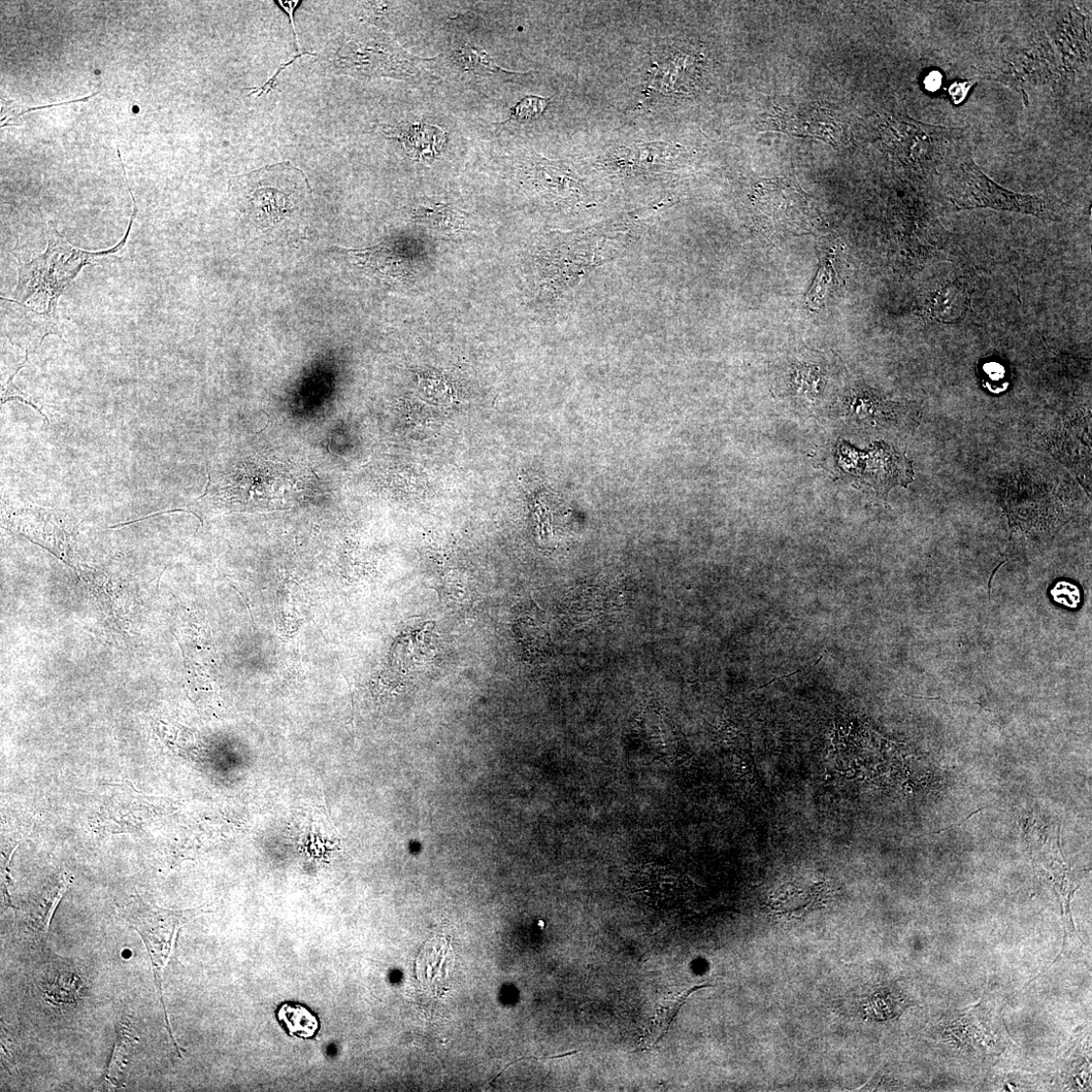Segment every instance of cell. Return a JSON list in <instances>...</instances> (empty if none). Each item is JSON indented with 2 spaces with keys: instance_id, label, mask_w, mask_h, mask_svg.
Returning a JSON list of instances; mask_svg holds the SVG:
<instances>
[{
  "instance_id": "6",
  "label": "cell",
  "mask_w": 1092,
  "mask_h": 1092,
  "mask_svg": "<svg viewBox=\"0 0 1092 1092\" xmlns=\"http://www.w3.org/2000/svg\"><path fill=\"white\" fill-rule=\"evenodd\" d=\"M382 130L387 138L398 140L406 154L418 161L435 160L446 144L445 131L435 125L422 123L382 125Z\"/></svg>"
},
{
  "instance_id": "18",
  "label": "cell",
  "mask_w": 1092,
  "mask_h": 1092,
  "mask_svg": "<svg viewBox=\"0 0 1092 1092\" xmlns=\"http://www.w3.org/2000/svg\"><path fill=\"white\" fill-rule=\"evenodd\" d=\"M276 3L278 4V6L282 10H284L286 13V15L289 18V22H290V25H291V27H292V30H293V34H294V39H295V44H296L295 46H296V49H297V53L302 54V55L307 54V53H302L300 51L299 40H297V32H296V28H295V26H294V20H293L295 10L297 8H299L302 4L301 0H293V2H283V0H277Z\"/></svg>"
},
{
  "instance_id": "11",
  "label": "cell",
  "mask_w": 1092,
  "mask_h": 1092,
  "mask_svg": "<svg viewBox=\"0 0 1092 1092\" xmlns=\"http://www.w3.org/2000/svg\"><path fill=\"white\" fill-rule=\"evenodd\" d=\"M536 604L525 610L516 621L515 634L527 650L543 652L549 646L548 625Z\"/></svg>"
},
{
  "instance_id": "9",
  "label": "cell",
  "mask_w": 1092,
  "mask_h": 1092,
  "mask_svg": "<svg viewBox=\"0 0 1092 1092\" xmlns=\"http://www.w3.org/2000/svg\"><path fill=\"white\" fill-rule=\"evenodd\" d=\"M708 986L701 985L687 989L659 1006L649 1021L648 1028L642 1038L643 1045L651 1049L663 1040L670 1030L674 1018L693 992Z\"/></svg>"
},
{
  "instance_id": "15",
  "label": "cell",
  "mask_w": 1092,
  "mask_h": 1092,
  "mask_svg": "<svg viewBox=\"0 0 1092 1092\" xmlns=\"http://www.w3.org/2000/svg\"><path fill=\"white\" fill-rule=\"evenodd\" d=\"M458 59L467 71L474 73L477 76H494V75H506L508 77L520 76L522 74L511 73L500 68L490 57V55L483 49L467 44L463 46L458 53Z\"/></svg>"
},
{
  "instance_id": "12",
  "label": "cell",
  "mask_w": 1092,
  "mask_h": 1092,
  "mask_svg": "<svg viewBox=\"0 0 1092 1092\" xmlns=\"http://www.w3.org/2000/svg\"><path fill=\"white\" fill-rule=\"evenodd\" d=\"M277 1017L290 1037L310 1039L319 1030L316 1015L300 1004H284L278 1009Z\"/></svg>"
},
{
  "instance_id": "16",
  "label": "cell",
  "mask_w": 1092,
  "mask_h": 1092,
  "mask_svg": "<svg viewBox=\"0 0 1092 1092\" xmlns=\"http://www.w3.org/2000/svg\"><path fill=\"white\" fill-rule=\"evenodd\" d=\"M95 95H97V92L93 93V94H90V95H88L86 97H83V98L76 99V101L65 102V103H61V104H54V105H49V106L35 107V108L23 107V106H20L16 103L12 102V101H6V99L2 98V109H0V124H2V128L10 127V126H22L24 124V121H23L22 117L26 114L35 112V111H39V110H44V109H50V108H56V107H61V106H66V105H72V104H76V103L87 102V101H89V99L91 97H93Z\"/></svg>"
},
{
  "instance_id": "2",
  "label": "cell",
  "mask_w": 1092,
  "mask_h": 1092,
  "mask_svg": "<svg viewBox=\"0 0 1092 1092\" xmlns=\"http://www.w3.org/2000/svg\"><path fill=\"white\" fill-rule=\"evenodd\" d=\"M133 197L134 211L131 214L127 234L119 245L103 252H87L74 247L59 234L52 222L48 223V248L46 252L28 263L19 262V279L12 300L4 299L13 307H20L21 329L26 327L39 329L44 337L58 335L55 331L54 315L59 296L78 277L87 263L103 256L118 252L123 248L130 235L131 226L138 213Z\"/></svg>"
},
{
  "instance_id": "10",
  "label": "cell",
  "mask_w": 1092,
  "mask_h": 1092,
  "mask_svg": "<svg viewBox=\"0 0 1092 1092\" xmlns=\"http://www.w3.org/2000/svg\"><path fill=\"white\" fill-rule=\"evenodd\" d=\"M969 294L965 284L955 282L945 285L933 295V315L945 322H954L965 314L968 308Z\"/></svg>"
},
{
  "instance_id": "7",
  "label": "cell",
  "mask_w": 1092,
  "mask_h": 1092,
  "mask_svg": "<svg viewBox=\"0 0 1092 1092\" xmlns=\"http://www.w3.org/2000/svg\"><path fill=\"white\" fill-rule=\"evenodd\" d=\"M677 156V150L673 145L667 143H649L634 145L632 147H620L609 152L605 159H608L613 165L619 169H638L642 164V168H666L672 164L674 157Z\"/></svg>"
},
{
  "instance_id": "14",
  "label": "cell",
  "mask_w": 1092,
  "mask_h": 1092,
  "mask_svg": "<svg viewBox=\"0 0 1092 1092\" xmlns=\"http://www.w3.org/2000/svg\"><path fill=\"white\" fill-rule=\"evenodd\" d=\"M415 219L430 229L449 234L465 229L467 224L460 211L443 204L420 206L415 212Z\"/></svg>"
},
{
  "instance_id": "5",
  "label": "cell",
  "mask_w": 1092,
  "mask_h": 1092,
  "mask_svg": "<svg viewBox=\"0 0 1092 1092\" xmlns=\"http://www.w3.org/2000/svg\"><path fill=\"white\" fill-rule=\"evenodd\" d=\"M953 129L920 124L911 120H890L884 130V140L893 156L904 162L916 163L933 159L951 137Z\"/></svg>"
},
{
  "instance_id": "8",
  "label": "cell",
  "mask_w": 1092,
  "mask_h": 1092,
  "mask_svg": "<svg viewBox=\"0 0 1092 1092\" xmlns=\"http://www.w3.org/2000/svg\"><path fill=\"white\" fill-rule=\"evenodd\" d=\"M138 1042L133 1024L128 1018H124L117 1024V1041L106 1077L111 1090L126 1086Z\"/></svg>"
},
{
  "instance_id": "4",
  "label": "cell",
  "mask_w": 1092,
  "mask_h": 1092,
  "mask_svg": "<svg viewBox=\"0 0 1092 1092\" xmlns=\"http://www.w3.org/2000/svg\"><path fill=\"white\" fill-rule=\"evenodd\" d=\"M123 913L131 928L142 937L148 949L160 1001L168 1018L162 994L163 972L170 962L182 926L195 913L163 910L140 899H134L128 904ZM168 1029L171 1037L175 1038L169 1019Z\"/></svg>"
},
{
  "instance_id": "17",
  "label": "cell",
  "mask_w": 1092,
  "mask_h": 1092,
  "mask_svg": "<svg viewBox=\"0 0 1092 1092\" xmlns=\"http://www.w3.org/2000/svg\"><path fill=\"white\" fill-rule=\"evenodd\" d=\"M550 99L537 95H527L511 109V116L519 122L536 120L544 115Z\"/></svg>"
},
{
  "instance_id": "1",
  "label": "cell",
  "mask_w": 1092,
  "mask_h": 1092,
  "mask_svg": "<svg viewBox=\"0 0 1092 1092\" xmlns=\"http://www.w3.org/2000/svg\"><path fill=\"white\" fill-rule=\"evenodd\" d=\"M231 186L242 218L257 236L280 240L306 234L312 188L290 162L234 178Z\"/></svg>"
},
{
  "instance_id": "13",
  "label": "cell",
  "mask_w": 1092,
  "mask_h": 1092,
  "mask_svg": "<svg viewBox=\"0 0 1092 1092\" xmlns=\"http://www.w3.org/2000/svg\"><path fill=\"white\" fill-rule=\"evenodd\" d=\"M70 884L71 880L64 877L57 887L51 888L38 904L28 910L29 928L38 938H44L47 935L54 911L66 891H68Z\"/></svg>"
},
{
  "instance_id": "3",
  "label": "cell",
  "mask_w": 1092,
  "mask_h": 1092,
  "mask_svg": "<svg viewBox=\"0 0 1092 1092\" xmlns=\"http://www.w3.org/2000/svg\"><path fill=\"white\" fill-rule=\"evenodd\" d=\"M949 198L959 211L995 209L1045 220L1061 221L1066 208L1061 198L1051 192L1017 193L990 180L971 158L959 164L948 187Z\"/></svg>"
}]
</instances>
